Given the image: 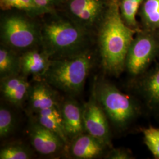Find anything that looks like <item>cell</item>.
<instances>
[{"mask_svg": "<svg viewBox=\"0 0 159 159\" xmlns=\"http://www.w3.org/2000/svg\"><path fill=\"white\" fill-rule=\"evenodd\" d=\"M136 33L123 21L117 1H112L98 31L100 63L105 73L119 77L125 71L127 54Z\"/></svg>", "mask_w": 159, "mask_h": 159, "instance_id": "1", "label": "cell"}, {"mask_svg": "<svg viewBox=\"0 0 159 159\" xmlns=\"http://www.w3.org/2000/svg\"><path fill=\"white\" fill-rule=\"evenodd\" d=\"M41 44L51 59L71 57L88 50L89 31L73 21L56 18L44 23Z\"/></svg>", "mask_w": 159, "mask_h": 159, "instance_id": "2", "label": "cell"}, {"mask_svg": "<svg viewBox=\"0 0 159 159\" xmlns=\"http://www.w3.org/2000/svg\"><path fill=\"white\" fill-rule=\"evenodd\" d=\"M94 64L93 54L89 50L74 56L51 59L42 79L57 90L77 96L83 90Z\"/></svg>", "mask_w": 159, "mask_h": 159, "instance_id": "3", "label": "cell"}, {"mask_svg": "<svg viewBox=\"0 0 159 159\" xmlns=\"http://www.w3.org/2000/svg\"><path fill=\"white\" fill-rule=\"evenodd\" d=\"M93 89L115 130L123 132L127 130L142 114L139 102L121 92L108 80H96Z\"/></svg>", "mask_w": 159, "mask_h": 159, "instance_id": "4", "label": "cell"}, {"mask_svg": "<svg viewBox=\"0 0 159 159\" xmlns=\"http://www.w3.org/2000/svg\"><path fill=\"white\" fill-rule=\"evenodd\" d=\"M159 55V37L153 30L139 31L127 52L125 70L136 79L148 71Z\"/></svg>", "mask_w": 159, "mask_h": 159, "instance_id": "5", "label": "cell"}, {"mask_svg": "<svg viewBox=\"0 0 159 159\" xmlns=\"http://www.w3.org/2000/svg\"><path fill=\"white\" fill-rule=\"evenodd\" d=\"M41 29L29 20L19 16L7 17L1 26L3 46L17 52L35 48L41 44Z\"/></svg>", "mask_w": 159, "mask_h": 159, "instance_id": "6", "label": "cell"}, {"mask_svg": "<svg viewBox=\"0 0 159 159\" xmlns=\"http://www.w3.org/2000/svg\"><path fill=\"white\" fill-rule=\"evenodd\" d=\"M83 107L85 133L95 137L108 148H111L110 124L97 99L93 89L89 100L84 104Z\"/></svg>", "mask_w": 159, "mask_h": 159, "instance_id": "7", "label": "cell"}, {"mask_svg": "<svg viewBox=\"0 0 159 159\" xmlns=\"http://www.w3.org/2000/svg\"><path fill=\"white\" fill-rule=\"evenodd\" d=\"M67 7L71 21L89 31L100 23L105 13L103 0H68Z\"/></svg>", "mask_w": 159, "mask_h": 159, "instance_id": "8", "label": "cell"}, {"mask_svg": "<svg viewBox=\"0 0 159 159\" xmlns=\"http://www.w3.org/2000/svg\"><path fill=\"white\" fill-rule=\"evenodd\" d=\"M134 81L136 90L145 106L159 120V61Z\"/></svg>", "mask_w": 159, "mask_h": 159, "instance_id": "9", "label": "cell"}, {"mask_svg": "<svg viewBox=\"0 0 159 159\" xmlns=\"http://www.w3.org/2000/svg\"><path fill=\"white\" fill-rule=\"evenodd\" d=\"M28 134L32 146L42 155L58 153L67 146L60 137L35 120L29 125Z\"/></svg>", "mask_w": 159, "mask_h": 159, "instance_id": "10", "label": "cell"}, {"mask_svg": "<svg viewBox=\"0 0 159 159\" xmlns=\"http://www.w3.org/2000/svg\"><path fill=\"white\" fill-rule=\"evenodd\" d=\"M27 101L33 114L48 108L60 107L62 102L57 90L43 79H34L31 83Z\"/></svg>", "mask_w": 159, "mask_h": 159, "instance_id": "11", "label": "cell"}, {"mask_svg": "<svg viewBox=\"0 0 159 159\" xmlns=\"http://www.w3.org/2000/svg\"><path fill=\"white\" fill-rule=\"evenodd\" d=\"M63 127L69 143L85 133L83 121V107L75 100L68 98L61 102Z\"/></svg>", "mask_w": 159, "mask_h": 159, "instance_id": "12", "label": "cell"}, {"mask_svg": "<svg viewBox=\"0 0 159 159\" xmlns=\"http://www.w3.org/2000/svg\"><path fill=\"white\" fill-rule=\"evenodd\" d=\"M51 57L43 49L35 48L25 51L20 55V74L27 77L31 75L34 79H42L51 62Z\"/></svg>", "mask_w": 159, "mask_h": 159, "instance_id": "13", "label": "cell"}, {"mask_svg": "<svg viewBox=\"0 0 159 159\" xmlns=\"http://www.w3.org/2000/svg\"><path fill=\"white\" fill-rule=\"evenodd\" d=\"M67 146L70 156L76 159H97L103 156L108 148L87 133L71 140Z\"/></svg>", "mask_w": 159, "mask_h": 159, "instance_id": "14", "label": "cell"}, {"mask_svg": "<svg viewBox=\"0 0 159 159\" xmlns=\"http://www.w3.org/2000/svg\"><path fill=\"white\" fill-rule=\"evenodd\" d=\"M35 120L48 129L57 134L66 144L69 141L65 133L60 107H53L42 110L35 114Z\"/></svg>", "mask_w": 159, "mask_h": 159, "instance_id": "15", "label": "cell"}, {"mask_svg": "<svg viewBox=\"0 0 159 159\" xmlns=\"http://www.w3.org/2000/svg\"><path fill=\"white\" fill-rule=\"evenodd\" d=\"M20 74V56L11 49L2 46L0 48V78Z\"/></svg>", "mask_w": 159, "mask_h": 159, "instance_id": "16", "label": "cell"}, {"mask_svg": "<svg viewBox=\"0 0 159 159\" xmlns=\"http://www.w3.org/2000/svg\"><path fill=\"white\" fill-rule=\"evenodd\" d=\"M142 15L149 30H159V0H146L143 6Z\"/></svg>", "mask_w": 159, "mask_h": 159, "instance_id": "17", "label": "cell"}, {"mask_svg": "<svg viewBox=\"0 0 159 159\" xmlns=\"http://www.w3.org/2000/svg\"><path fill=\"white\" fill-rule=\"evenodd\" d=\"M143 0H121L120 4V12L125 23L132 29L137 26V12L140 5ZM136 30V29H135Z\"/></svg>", "mask_w": 159, "mask_h": 159, "instance_id": "18", "label": "cell"}, {"mask_svg": "<svg viewBox=\"0 0 159 159\" xmlns=\"http://www.w3.org/2000/svg\"><path fill=\"white\" fill-rule=\"evenodd\" d=\"M30 85L31 83L27 81V78L24 79L17 87L4 98L16 107L22 106L24 102L27 100Z\"/></svg>", "mask_w": 159, "mask_h": 159, "instance_id": "19", "label": "cell"}, {"mask_svg": "<svg viewBox=\"0 0 159 159\" xmlns=\"http://www.w3.org/2000/svg\"><path fill=\"white\" fill-rule=\"evenodd\" d=\"M16 128V119L11 111L1 104L0 107V137L10 136Z\"/></svg>", "mask_w": 159, "mask_h": 159, "instance_id": "20", "label": "cell"}, {"mask_svg": "<svg viewBox=\"0 0 159 159\" xmlns=\"http://www.w3.org/2000/svg\"><path fill=\"white\" fill-rule=\"evenodd\" d=\"M32 157L29 148L20 144H10L1 148V159H29Z\"/></svg>", "mask_w": 159, "mask_h": 159, "instance_id": "21", "label": "cell"}, {"mask_svg": "<svg viewBox=\"0 0 159 159\" xmlns=\"http://www.w3.org/2000/svg\"><path fill=\"white\" fill-rule=\"evenodd\" d=\"M144 143L154 158L159 159V129L153 126L143 128L142 130Z\"/></svg>", "mask_w": 159, "mask_h": 159, "instance_id": "22", "label": "cell"}, {"mask_svg": "<svg viewBox=\"0 0 159 159\" xmlns=\"http://www.w3.org/2000/svg\"><path fill=\"white\" fill-rule=\"evenodd\" d=\"M0 6L2 10L17 8L31 13L40 12L33 0H0Z\"/></svg>", "mask_w": 159, "mask_h": 159, "instance_id": "23", "label": "cell"}, {"mask_svg": "<svg viewBox=\"0 0 159 159\" xmlns=\"http://www.w3.org/2000/svg\"><path fill=\"white\" fill-rule=\"evenodd\" d=\"M106 158L109 159H134L130 150L124 148H110V151L106 155Z\"/></svg>", "mask_w": 159, "mask_h": 159, "instance_id": "24", "label": "cell"}, {"mask_svg": "<svg viewBox=\"0 0 159 159\" xmlns=\"http://www.w3.org/2000/svg\"><path fill=\"white\" fill-rule=\"evenodd\" d=\"M37 7L40 12H50L54 6L57 5L60 0H33Z\"/></svg>", "mask_w": 159, "mask_h": 159, "instance_id": "25", "label": "cell"}]
</instances>
